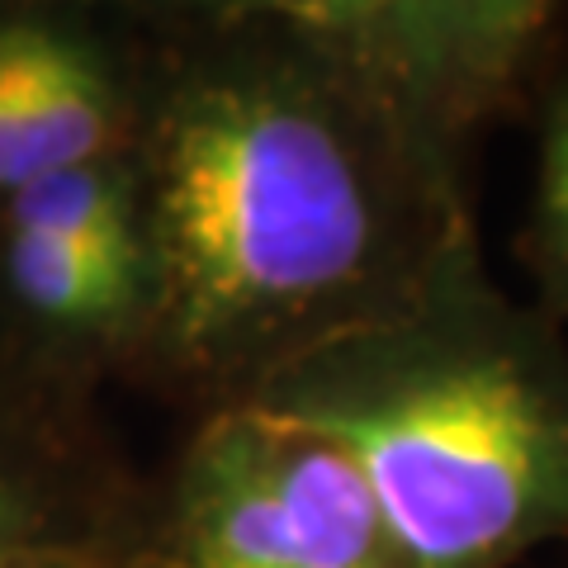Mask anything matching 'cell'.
I'll return each instance as SVG.
<instances>
[{"mask_svg":"<svg viewBox=\"0 0 568 568\" xmlns=\"http://www.w3.org/2000/svg\"><path fill=\"white\" fill-rule=\"evenodd\" d=\"M133 162L152 323L133 379L194 413L398 313L478 237L455 142L355 39L156 24Z\"/></svg>","mask_w":568,"mask_h":568,"instance_id":"1","label":"cell"},{"mask_svg":"<svg viewBox=\"0 0 568 568\" xmlns=\"http://www.w3.org/2000/svg\"><path fill=\"white\" fill-rule=\"evenodd\" d=\"M246 403L361 469L407 568H511L568 536V342L488 275L478 237Z\"/></svg>","mask_w":568,"mask_h":568,"instance_id":"2","label":"cell"},{"mask_svg":"<svg viewBox=\"0 0 568 568\" xmlns=\"http://www.w3.org/2000/svg\"><path fill=\"white\" fill-rule=\"evenodd\" d=\"M142 568H407V555L332 440L227 403L152 478Z\"/></svg>","mask_w":568,"mask_h":568,"instance_id":"3","label":"cell"},{"mask_svg":"<svg viewBox=\"0 0 568 568\" xmlns=\"http://www.w3.org/2000/svg\"><path fill=\"white\" fill-rule=\"evenodd\" d=\"M152 323V246L133 148L0 200V332L52 375L133 379Z\"/></svg>","mask_w":568,"mask_h":568,"instance_id":"4","label":"cell"},{"mask_svg":"<svg viewBox=\"0 0 568 568\" xmlns=\"http://www.w3.org/2000/svg\"><path fill=\"white\" fill-rule=\"evenodd\" d=\"M95 394L0 332V568H142L152 478Z\"/></svg>","mask_w":568,"mask_h":568,"instance_id":"5","label":"cell"},{"mask_svg":"<svg viewBox=\"0 0 568 568\" xmlns=\"http://www.w3.org/2000/svg\"><path fill=\"white\" fill-rule=\"evenodd\" d=\"M156 24L104 10H0V200L133 148Z\"/></svg>","mask_w":568,"mask_h":568,"instance_id":"6","label":"cell"},{"mask_svg":"<svg viewBox=\"0 0 568 568\" xmlns=\"http://www.w3.org/2000/svg\"><path fill=\"white\" fill-rule=\"evenodd\" d=\"M564 0H384L365 52L455 142L507 114L536 81Z\"/></svg>","mask_w":568,"mask_h":568,"instance_id":"7","label":"cell"},{"mask_svg":"<svg viewBox=\"0 0 568 568\" xmlns=\"http://www.w3.org/2000/svg\"><path fill=\"white\" fill-rule=\"evenodd\" d=\"M517 252L536 284V308L568 323V77L549 85L540 110L536 190Z\"/></svg>","mask_w":568,"mask_h":568,"instance_id":"8","label":"cell"},{"mask_svg":"<svg viewBox=\"0 0 568 568\" xmlns=\"http://www.w3.org/2000/svg\"><path fill=\"white\" fill-rule=\"evenodd\" d=\"M384 0H265L261 20H280L313 33H336V39H361L375 24Z\"/></svg>","mask_w":568,"mask_h":568,"instance_id":"9","label":"cell"},{"mask_svg":"<svg viewBox=\"0 0 568 568\" xmlns=\"http://www.w3.org/2000/svg\"><path fill=\"white\" fill-rule=\"evenodd\" d=\"M265 0H171L166 24H190V29H227L261 20Z\"/></svg>","mask_w":568,"mask_h":568,"instance_id":"10","label":"cell"},{"mask_svg":"<svg viewBox=\"0 0 568 568\" xmlns=\"http://www.w3.org/2000/svg\"><path fill=\"white\" fill-rule=\"evenodd\" d=\"M0 10H104V14H133L148 24H166L171 0H0Z\"/></svg>","mask_w":568,"mask_h":568,"instance_id":"11","label":"cell"}]
</instances>
